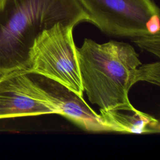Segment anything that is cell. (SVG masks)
I'll return each mask as SVG.
<instances>
[{"label":"cell","instance_id":"obj_1","mask_svg":"<svg viewBox=\"0 0 160 160\" xmlns=\"http://www.w3.org/2000/svg\"><path fill=\"white\" fill-rule=\"evenodd\" d=\"M89 19L78 0H4L0 6V78L26 71L36 38L58 22Z\"/></svg>","mask_w":160,"mask_h":160},{"label":"cell","instance_id":"obj_2","mask_svg":"<svg viewBox=\"0 0 160 160\" xmlns=\"http://www.w3.org/2000/svg\"><path fill=\"white\" fill-rule=\"evenodd\" d=\"M83 91L102 110H132L131 88L142 81L139 54L129 43L109 41L99 44L84 39L78 48Z\"/></svg>","mask_w":160,"mask_h":160},{"label":"cell","instance_id":"obj_3","mask_svg":"<svg viewBox=\"0 0 160 160\" xmlns=\"http://www.w3.org/2000/svg\"><path fill=\"white\" fill-rule=\"evenodd\" d=\"M73 24L58 22L42 31L29 53L27 72L53 79L83 97V88L72 31Z\"/></svg>","mask_w":160,"mask_h":160},{"label":"cell","instance_id":"obj_4","mask_svg":"<svg viewBox=\"0 0 160 160\" xmlns=\"http://www.w3.org/2000/svg\"><path fill=\"white\" fill-rule=\"evenodd\" d=\"M16 79L30 98L46 103L84 131L90 132L108 131L100 116L84 100L62 84L45 76L27 72L14 71Z\"/></svg>","mask_w":160,"mask_h":160},{"label":"cell","instance_id":"obj_5","mask_svg":"<svg viewBox=\"0 0 160 160\" xmlns=\"http://www.w3.org/2000/svg\"><path fill=\"white\" fill-rule=\"evenodd\" d=\"M89 22L106 34L134 38L150 34L147 24L159 14L152 0H78Z\"/></svg>","mask_w":160,"mask_h":160},{"label":"cell","instance_id":"obj_6","mask_svg":"<svg viewBox=\"0 0 160 160\" xmlns=\"http://www.w3.org/2000/svg\"><path fill=\"white\" fill-rule=\"evenodd\" d=\"M52 114H58L54 108L23 91L14 72L0 78V119Z\"/></svg>","mask_w":160,"mask_h":160},{"label":"cell","instance_id":"obj_7","mask_svg":"<svg viewBox=\"0 0 160 160\" xmlns=\"http://www.w3.org/2000/svg\"><path fill=\"white\" fill-rule=\"evenodd\" d=\"M108 131L124 133H159L160 124L152 116L137 110H102L99 114Z\"/></svg>","mask_w":160,"mask_h":160},{"label":"cell","instance_id":"obj_8","mask_svg":"<svg viewBox=\"0 0 160 160\" xmlns=\"http://www.w3.org/2000/svg\"><path fill=\"white\" fill-rule=\"evenodd\" d=\"M159 32L131 38V39L138 46L159 57Z\"/></svg>","mask_w":160,"mask_h":160},{"label":"cell","instance_id":"obj_9","mask_svg":"<svg viewBox=\"0 0 160 160\" xmlns=\"http://www.w3.org/2000/svg\"><path fill=\"white\" fill-rule=\"evenodd\" d=\"M159 14H156L151 17L147 24V29L150 34L159 32Z\"/></svg>","mask_w":160,"mask_h":160},{"label":"cell","instance_id":"obj_10","mask_svg":"<svg viewBox=\"0 0 160 160\" xmlns=\"http://www.w3.org/2000/svg\"><path fill=\"white\" fill-rule=\"evenodd\" d=\"M4 0H0V6L1 5V4L3 2V1H4Z\"/></svg>","mask_w":160,"mask_h":160}]
</instances>
